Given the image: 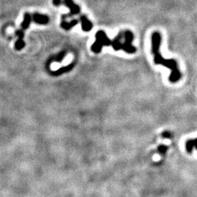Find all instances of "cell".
<instances>
[{
  "mask_svg": "<svg viewBox=\"0 0 197 197\" xmlns=\"http://www.w3.org/2000/svg\"><path fill=\"white\" fill-rule=\"evenodd\" d=\"M152 53L153 55L154 62L156 64H161L166 67L171 69V74L169 75V81L172 83H176L181 78V73L178 68V64L174 59H167L163 58L160 53L159 48L161 45V37L159 32H154L152 35Z\"/></svg>",
  "mask_w": 197,
  "mask_h": 197,
  "instance_id": "6da1fadb",
  "label": "cell"
},
{
  "mask_svg": "<svg viewBox=\"0 0 197 197\" xmlns=\"http://www.w3.org/2000/svg\"><path fill=\"white\" fill-rule=\"evenodd\" d=\"M96 41L91 45V49L94 53H99L102 51L104 46L111 45V40L108 38L106 33L104 31L99 30L95 35Z\"/></svg>",
  "mask_w": 197,
  "mask_h": 197,
  "instance_id": "7a4b0ae2",
  "label": "cell"
},
{
  "mask_svg": "<svg viewBox=\"0 0 197 197\" xmlns=\"http://www.w3.org/2000/svg\"><path fill=\"white\" fill-rule=\"evenodd\" d=\"M124 42H123V50L128 53H134L136 52V48L132 45L134 35L129 30L124 32Z\"/></svg>",
  "mask_w": 197,
  "mask_h": 197,
  "instance_id": "3957f363",
  "label": "cell"
},
{
  "mask_svg": "<svg viewBox=\"0 0 197 197\" xmlns=\"http://www.w3.org/2000/svg\"><path fill=\"white\" fill-rule=\"evenodd\" d=\"M63 4L70 10V12H69V14L62 16V20H65L66 18L71 17V16H76V15L79 14L80 12V6L75 4L73 0H63Z\"/></svg>",
  "mask_w": 197,
  "mask_h": 197,
  "instance_id": "277c9868",
  "label": "cell"
},
{
  "mask_svg": "<svg viewBox=\"0 0 197 197\" xmlns=\"http://www.w3.org/2000/svg\"><path fill=\"white\" fill-rule=\"evenodd\" d=\"M32 20L35 23L40 25H45L49 23V18L46 15L40 14L38 13H35L32 16Z\"/></svg>",
  "mask_w": 197,
  "mask_h": 197,
  "instance_id": "5b68a950",
  "label": "cell"
},
{
  "mask_svg": "<svg viewBox=\"0 0 197 197\" xmlns=\"http://www.w3.org/2000/svg\"><path fill=\"white\" fill-rule=\"evenodd\" d=\"M123 39H124V32H120L113 40H111V45L115 51L120 50H123V42H121Z\"/></svg>",
  "mask_w": 197,
  "mask_h": 197,
  "instance_id": "8992f818",
  "label": "cell"
},
{
  "mask_svg": "<svg viewBox=\"0 0 197 197\" xmlns=\"http://www.w3.org/2000/svg\"><path fill=\"white\" fill-rule=\"evenodd\" d=\"M80 20L81 21V26H82V29L83 32H88L89 31H91L93 28V23L92 22L88 20V18L85 16V15H83L80 17Z\"/></svg>",
  "mask_w": 197,
  "mask_h": 197,
  "instance_id": "52a82bcc",
  "label": "cell"
},
{
  "mask_svg": "<svg viewBox=\"0 0 197 197\" xmlns=\"http://www.w3.org/2000/svg\"><path fill=\"white\" fill-rule=\"evenodd\" d=\"M75 66V64L73 63L70 64L68 66H63V67L60 68V69H57L56 71H50V75H53V76H59V75H63L64 73H66V72H69V71L72 70V69Z\"/></svg>",
  "mask_w": 197,
  "mask_h": 197,
  "instance_id": "ba28073f",
  "label": "cell"
},
{
  "mask_svg": "<svg viewBox=\"0 0 197 197\" xmlns=\"http://www.w3.org/2000/svg\"><path fill=\"white\" fill-rule=\"evenodd\" d=\"M78 20L77 19H73V20H71L70 22H67L65 20H63V21L61 23V27L63 29L66 31L70 30L72 28L75 27L76 25H78Z\"/></svg>",
  "mask_w": 197,
  "mask_h": 197,
  "instance_id": "9c48e42d",
  "label": "cell"
},
{
  "mask_svg": "<svg viewBox=\"0 0 197 197\" xmlns=\"http://www.w3.org/2000/svg\"><path fill=\"white\" fill-rule=\"evenodd\" d=\"M32 20V15L29 13H25L24 17H23V20L20 23V27H21V29L23 30L27 29L29 27V26H30Z\"/></svg>",
  "mask_w": 197,
  "mask_h": 197,
  "instance_id": "30bf717a",
  "label": "cell"
},
{
  "mask_svg": "<svg viewBox=\"0 0 197 197\" xmlns=\"http://www.w3.org/2000/svg\"><path fill=\"white\" fill-rule=\"evenodd\" d=\"M66 55V51H61L60 52V53H59V54H57L56 56H52V57H50L49 59V60H48V63H47V66H48V64H50V63L51 62H61L62 61H63L64 58L65 57V56Z\"/></svg>",
  "mask_w": 197,
  "mask_h": 197,
  "instance_id": "8fae6325",
  "label": "cell"
},
{
  "mask_svg": "<svg viewBox=\"0 0 197 197\" xmlns=\"http://www.w3.org/2000/svg\"><path fill=\"white\" fill-rule=\"evenodd\" d=\"M194 148L197 149V138L194 140H190L186 143V150L189 153H191Z\"/></svg>",
  "mask_w": 197,
  "mask_h": 197,
  "instance_id": "7c38bea8",
  "label": "cell"
},
{
  "mask_svg": "<svg viewBox=\"0 0 197 197\" xmlns=\"http://www.w3.org/2000/svg\"><path fill=\"white\" fill-rule=\"evenodd\" d=\"M25 45L26 44H25V42L23 41V39L18 38L16 42V43H15V48L17 50H20L24 48Z\"/></svg>",
  "mask_w": 197,
  "mask_h": 197,
  "instance_id": "4fadbf2b",
  "label": "cell"
},
{
  "mask_svg": "<svg viewBox=\"0 0 197 197\" xmlns=\"http://www.w3.org/2000/svg\"><path fill=\"white\" fill-rule=\"evenodd\" d=\"M16 35L18 36V37L20 39H23L24 37V32H23V29H18L16 32Z\"/></svg>",
  "mask_w": 197,
  "mask_h": 197,
  "instance_id": "5bb4252c",
  "label": "cell"
},
{
  "mask_svg": "<svg viewBox=\"0 0 197 197\" xmlns=\"http://www.w3.org/2000/svg\"><path fill=\"white\" fill-rule=\"evenodd\" d=\"M167 149H168V148L165 145H161L158 147V151H159L161 153H163V154L167 152Z\"/></svg>",
  "mask_w": 197,
  "mask_h": 197,
  "instance_id": "9a60e30c",
  "label": "cell"
},
{
  "mask_svg": "<svg viewBox=\"0 0 197 197\" xmlns=\"http://www.w3.org/2000/svg\"><path fill=\"white\" fill-rule=\"evenodd\" d=\"M53 4L56 7H59L63 4V0H53Z\"/></svg>",
  "mask_w": 197,
  "mask_h": 197,
  "instance_id": "2e32d148",
  "label": "cell"
},
{
  "mask_svg": "<svg viewBox=\"0 0 197 197\" xmlns=\"http://www.w3.org/2000/svg\"><path fill=\"white\" fill-rule=\"evenodd\" d=\"M162 137L164 138H170L171 137V134L169 131H164L162 134Z\"/></svg>",
  "mask_w": 197,
  "mask_h": 197,
  "instance_id": "e0dca14e",
  "label": "cell"
}]
</instances>
